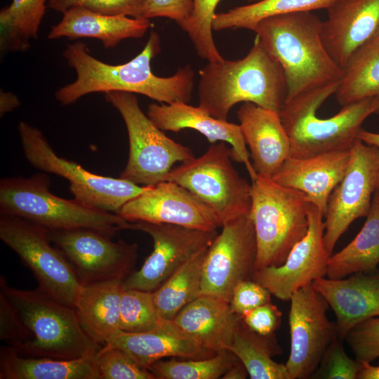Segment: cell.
Here are the masks:
<instances>
[{
  "label": "cell",
  "instance_id": "cell-22",
  "mask_svg": "<svg viewBox=\"0 0 379 379\" xmlns=\"http://www.w3.org/2000/svg\"><path fill=\"white\" fill-rule=\"evenodd\" d=\"M237 118L255 171L272 178L291 157L290 138L279 113L247 102L239 108Z\"/></svg>",
  "mask_w": 379,
  "mask_h": 379
},
{
  "label": "cell",
  "instance_id": "cell-40",
  "mask_svg": "<svg viewBox=\"0 0 379 379\" xmlns=\"http://www.w3.org/2000/svg\"><path fill=\"white\" fill-rule=\"evenodd\" d=\"M147 0H48L51 10L63 13L72 7H82L92 11L112 15L142 18Z\"/></svg>",
  "mask_w": 379,
  "mask_h": 379
},
{
  "label": "cell",
  "instance_id": "cell-6",
  "mask_svg": "<svg viewBox=\"0 0 379 379\" xmlns=\"http://www.w3.org/2000/svg\"><path fill=\"white\" fill-rule=\"evenodd\" d=\"M45 173L0 181V213L18 216L48 230L88 228L112 236L127 230L119 214L86 205L75 199L59 197L50 191Z\"/></svg>",
  "mask_w": 379,
  "mask_h": 379
},
{
  "label": "cell",
  "instance_id": "cell-20",
  "mask_svg": "<svg viewBox=\"0 0 379 379\" xmlns=\"http://www.w3.org/2000/svg\"><path fill=\"white\" fill-rule=\"evenodd\" d=\"M147 115L162 131L177 133L191 128L204 135L211 144L218 141L229 143L232 159L245 165L251 181L257 176L239 124L216 119L199 106L180 101L150 104Z\"/></svg>",
  "mask_w": 379,
  "mask_h": 379
},
{
  "label": "cell",
  "instance_id": "cell-45",
  "mask_svg": "<svg viewBox=\"0 0 379 379\" xmlns=\"http://www.w3.org/2000/svg\"><path fill=\"white\" fill-rule=\"evenodd\" d=\"M282 314L271 302L260 305L243 314L242 320L252 331L270 335L279 327Z\"/></svg>",
  "mask_w": 379,
  "mask_h": 379
},
{
  "label": "cell",
  "instance_id": "cell-24",
  "mask_svg": "<svg viewBox=\"0 0 379 379\" xmlns=\"http://www.w3.org/2000/svg\"><path fill=\"white\" fill-rule=\"evenodd\" d=\"M102 347L121 349L138 365L147 369L154 362L166 357L204 359L216 354L199 345L173 320H166L159 328L144 333H126L119 330Z\"/></svg>",
  "mask_w": 379,
  "mask_h": 379
},
{
  "label": "cell",
  "instance_id": "cell-41",
  "mask_svg": "<svg viewBox=\"0 0 379 379\" xmlns=\"http://www.w3.org/2000/svg\"><path fill=\"white\" fill-rule=\"evenodd\" d=\"M345 340L357 360L371 363L379 358V317L367 319L352 328Z\"/></svg>",
  "mask_w": 379,
  "mask_h": 379
},
{
  "label": "cell",
  "instance_id": "cell-35",
  "mask_svg": "<svg viewBox=\"0 0 379 379\" xmlns=\"http://www.w3.org/2000/svg\"><path fill=\"white\" fill-rule=\"evenodd\" d=\"M172 357L170 360H159L148 367L156 379H218L239 359L230 350L218 352L204 359Z\"/></svg>",
  "mask_w": 379,
  "mask_h": 379
},
{
  "label": "cell",
  "instance_id": "cell-26",
  "mask_svg": "<svg viewBox=\"0 0 379 379\" xmlns=\"http://www.w3.org/2000/svg\"><path fill=\"white\" fill-rule=\"evenodd\" d=\"M150 26L149 19L105 15L75 6L62 13L60 21L52 26L48 38H93L100 40L104 48H112L124 39L142 37Z\"/></svg>",
  "mask_w": 379,
  "mask_h": 379
},
{
  "label": "cell",
  "instance_id": "cell-34",
  "mask_svg": "<svg viewBox=\"0 0 379 379\" xmlns=\"http://www.w3.org/2000/svg\"><path fill=\"white\" fill-rule=\"evenodd\" d=\"M48 0H12L0 12L1 48L25 51L36 39Z\"/></svg>",
  "mask_w": 379,
  "mask_h": 379
},
{
  "label": "cell",
  "instance_id": "cell-43",
  "mask_svg": "<svg viewBox=\"0 0 379 379\" xmlns=\"http://www.w3.org/2000/svg\"><path fill=\"white\" fill-rule=\"evenodd\" d=\"M271 293L254 281L247 279L239 282L234 288L230 305L232 310L242 316L260 305L270 302Z\"/></svg>",
  "mask_w": 379,
  "mask_h": 379
},
{
  "label": "cell",
  "instance_id": "cell-11",
  "mask_svg": "<svg viewBox=\"0 0 379 379\" xmlns=\"http://www.w3.org/2000/svg\"><path fill=\"white\" fill-rule=\"evenodd\" d=\"M0 238L32 272L39 289L74 307L83 284L51 242L47 229L18 216L0 213Z\"/></svg>",
  "mask_w": 379,
  "mask_h": 379
},
{
  "label": "cell",
  "instance_id": "cell-37",
  "mask_svg": "<svg viewBox=\"0 0 379 379\" xmlns=\"http://www.w3.org/2000/svg\"><path fill=\"white\" fill-rule=\"evenodd\" d=\"M167 319L159 313L153 292L124 289L122 293L119 328L126 333H144L161 326Z\"/></svg>",
  "mask_w": 379,
  "mask_h": 379
},
{
  "label": "cell",
  "instance_id": "cell-46",
  "mask_svg": "<svg viewBox=\"0 0 379 379\" xmlns=\"http://www.w3.org/2000/svg\"><path fill=\"white\" fill-rule=\"evenodd\" d=\"M20 105L18 97L6 91H1L0 93V114L2 117L6 113L13 111Z\"/></svg>",
  "mask_w": 379,
  "mask_h": 379
},
{
  "label": "cell",
  "instance_id": "cell-18",
  "mask_svg": "<svg viewBox=\"0 0 379 379\" xmlns=\"http://www.w3.org/2000/svg\"><path fill=\"white\" fill-rule=\"evenodd\" d=\"M117 214L131 222L172 224L205 231L222 227L211 208L186 188L167 180L149 186Z\"/></svg>",
  "mask_w": 379,
  "mask_h": 379
},
{
  "label": "cell",
  "instance_id": "cell-42",
  "mask_svg": "<svg viewBox=\"0 0 379 379\" xmlns=\"http://www.w3.org/2000/svg\"><path fill=\"white\" fill-rule=\"evenodd\" d=\"M0 339L14 347L32 339V334L11 300L0 291Z\"/></svg>",
  "mask_w": 379,
  "mask_h": 379
},
{
  "label": "cell",
  "instance_id": "cell-27",
  "mask_svg": "<svg viewBox=\"0 0 379 379\" xmlns=\"http://www.w3.org/2000/svg\"><path fill=\"white\" fill-rule=\"evenodd\" d=\"M123 279L83 284L74 304L81 325L91 339L105 344L119 328Z\"/></svg>",
  "mask_w": 379,
  "mask_h": 379
},
{
  "label": "cell",
  "instance_id": "cell-28",
  "mask_svg": "<svg viewBox=\"0 0 379 379\" xmlns=\"http://www.w3.org/2000/svg\"><path fill=\"white\" fill-rule=\"evenodd\" d=\"M95 356L69 360L25 357L4 345L0 348V379H97Z\"/></svg>",
  "mask_w": 379,
  "mask_h": 379
},
{
  "label": "cell",
  "instance_id": "cell-23",
  "mask_svg": "<svg viewBox=\"0 0 379 379\" xmlns=\"http://www.w3.org/2000/svg\"><path fill=\"white\" fill-rule=\"evenodd\" d=\"M350 157V150L303 158L289 157L272 179L303 193L324 216L329 196L344 176Z\"/></svg>",
  "mask_w": 379,
  "mask_h": 379
},
{
  "label": "cell",
  "instance_id": "cell-8",
  "mask_svg": "<svg viewBox=\"0 0 379 379\" xmlns=\"http://www.w3.org/2000/svg\"><path fill=\"white\" fill-rule=\"evenodd\" d=\"M106 101L121 114L129 140V154L120 178L140 186L165 181L173 166L194 157L190 148L168 137L141 109L134 93L109 91Z\"/></svg>",
  "mask_w": 379,
  "mask_h": 379
},
{
  "label": "cell",
  "instance_id": "cell-51",
  "mask_svg": "<svg viewBox=\"0 0 379 379\" xmlns=\"http://www.w3.org/2000/svg\"><path fill=\"white\" fill-rule=\"evenodd\" d=\"M376 113H379V100H378V107H377Z\"/></svg>",
  "mask_w": 379,
  "mask_h": 379
},
{
  "label": "cell",
  "instance_id": "cell-5",
  "mask_svg": "<svg viewBox=\"0 0 379 379\" xmlns=\"http://www.w3.org/2000/svg\"><path fill=\"white\" fill-rule=\"evenodd\" d=\"M0 291L15 305L32 334L31 340L12 347L19 354L69 360L95 356L100 349L82 328L74 307L39 288L30 291L11 287L3 275Z\"/></svg>",
  "mask_w": 379,
  "mask_h": 379
},
{
  "label": "cell",
  "instance_id": "cell-19",
  "mask_svg": "<svg viewBox=\"0 0 379 379\" xmlns=\"http://www.w3.org/2000/svg\"><path fill=\"white\" fill-rule=\"evenodd\" d=\"M321 36L336 64L343 69L351 57L379 32V0H336L328 8Z\"/></svg>",
  "mask_w": 379,
  "mask_h": 379
},
{
  "label": "cell",
  "instance_id": "cell-30",
  "mask_svg": "<svg viewBox=\"0 0 379 379\" xmlns=\"http://www.w3.org/2000/svg\"><path fill=\"white\" fill-rule=\"evenodd\" d=\"M229 350L245 366L251 379H291L286 365L272 359L282 354L274 333L259 334L241 319Z\"/></svg>",
  "mask_w": 379,
  "mask_h": 379
},
{
  "label": "cell",
  "instance_id": "cell-4",
  "mask_svg": "<svg viewBox=\"0 0 379 379\" xmlns=\"http://www.w3.org/2000/svg\"><path fill=\"white\" fill-rule=\"evenodd\" d=\"M339 84L302 93L285 101L279 113L290 138L291 157L303 158L350 150L363 122L376 113L379 98H375L343 106L331 117H318L317 109L335 93Z\"/></svg>",
  "mask_w": 379,
  "mask_h": 379
},
{
  "label": "cell",
  "instance_id": "cell-16",
  "mask_svg": "<svg viewBox=\"0 0 379 379\" xmlns=\"http://www.w3.org/2000/svg\"><path fill=\"white\" fill-rule=\"evenodd\" d=\"M290 300L291 347L285 365L291 379L309 378L338 337L337 327L327 317L328 302L312 284L297 290Z\"/></svg>",
  "mask_w": 379,
  "mask_h": 379
},
{
  "label": "cell",
  "instance_id": "cell-48",
  "mask_svg": "<svg viewBox=\"0 0 379 379\" xmlns=\"http://www.w3.org/2000/svg\"><path fill=\"white\" fill-rule=\"evenodd\" d=\"M362 362V368L357 379H379V366H373L371 363Z\"/></svg>",
  "mask_w": 379,
  "mask_h": 379
},
{
  "label": "cell",
  "instance_id": "cell-7",
  "mask_svg": "<svg viewBox=\"0 0 379 379\" xmlns=\"http://www.w3.org/2000/svg\"><path fill=\"white\" fill-rule=\"evenodd\" d=\"M310 202L301 192L257 175L251 181L253 222L257 246L255 271L282 265L307 233Z\"/></svg>",
  "mask_w": 379,
  "mask_h": 379
},
{
  "label": "cell",
  "instance_id": "cell-15",
  "mask_svg": "<svg viewBox=\"0 0 379 379\" xmlns=\"http://www.w3.org/2000/svg\"><path fill=\"white\" fill-rule=\"evenodd\" d=\"M222 228L206 252L201 295L230 302L235 286L242 281L253 279L256 239L249 214L225 222Z\"/></svg>",
  "mask_w": 379,
  "mask_h": 379
},
{
  "label": "cell",
  "instance_id": "cell-25",
  "mask_svg": "<svg viewBox=\"0 0 379 379\" xmlns=\"http://www.w3.org/2000/svg\"><path fill=\"white\" fill-rule=\"evenodd\" d=\"M241 319L230 302L200 295L184 307L173 321L199 345L217 353L229 350Z\"/></svg>",
  "mask_w": 379,
  "mask_h": 379
},
{
  "label": "cell",
  "instance_id": "cell-10",
  "mask_svg": "<svg viewBox=\"0 0 379 379\" xmlns=\"http://www.w3.org/2000/svg\"><path fill=\"white\" fill-rule=\"evenodd\" d=\"M18 130L29 163L44 173L67 179L74 199L86 205L117 213L125 204L149 187L121 178L94 174L58 157L43 133L25 121H19Z\"/></svg>",
  "mask_w": 379,
  "mask_h": 379
},
{
  "label": "cell",
  "instance_id": "cell-33",
  "mask_svg": "<svg viewBox=\"0 0 379 379\" xmlns=\"http://www.w3.org/2000/svg\"><path fill=\"white\" fill-rule=\"evenodd\" d=\"M207 251L194 256L153 291L154 304L164 319L173 320L184 307L201 295Z\"/></svg>",
  "mask_w": 379,
  "mask_h": 379
},
{
  "label": "cell",
  "instance_id": "cell-9",
  "mask_svg": "<svg viewBox=\"0 0 379 379\" xmlns=\"http://www.w3.org/2000/svg\"><path fill=\"white\" fill-rule=\"evenodd\" d=\"M232 150L224 142L213 143L199 157L173 168L166 180L190 191L211 208L222 225L249 214L251 184L232 162Z\"/></svg>",
  "mask_w": 379,
  "mask_h": 379
},
{
  "label": "cell",
  "instance_id": "cell-17",
  "mask_svg": "<svg viewBox=\"0 0 379 379\" xmlns=\"http://www.w3.org/2000/svg\"><path fill=\"white\" fill-rule=\"evenodd\" d=\"M307 216V232L292 248L285 262L255 271L252 279L281 300H290L297 290L326 276L330 255L324 240V216L311 203Z\"/></svg>",
  "mask_w": 379,
  "mask_h": 379
},
{
  "label": "cell",
  "instance_id": "cell-49",
  "mask_svg": "<svg viewBox=\"0 0 379 379\" xmlns=\"http://www.w3.org/2000/svg\"><path fill=\"white\" fill-rule=\"evenodd\" d=\"M358 138L364 143L379 149V133L361 129L358 135Z\"/></svg>",
  "mask_w": 379,
  "mask_h": 379
},
{
  "label": "cell",
  "instance_id": "cell-38",
  "mask_svg": "<svg viewBox=\"0 0 379 379\" xmlns=\"http://www.w3.org/2000/svg\"><path fill=\"white\" fill-rule=\"evenodd\" d=\"M97 379H156L119 348L100 347L95 356Z\"/></svg>",
  "mask_w": 379,
  "mask_h": 379
},
{
  "label": "cell",
  "instance_id": "cell-47",
  "mask_svg": "<svg viewBox=\"0 0 379 379\" xmlns=\"http://www.w3.org/2000/svg\"><path fill=\"white\" fill-rule=\"evenodd\" d=\"M248 375L245 366L238 361L222 375L223 379H245Z\"/></svg>",
  "mask_w": 379,
  "mask_h": 379
},
{
  "label": "cell",
  "instance_id": "cell-50",
  "mask_svg": "<svg viewBox=\"0 0 379 379\" xmlns=\"http://www.w3.org/2000/svg\"><path fill=\"white\" fill-rule=\"evenodd\" d=\"M377 190L379 191V173H378V182H377Z\"/></svg>",
  "mask_w": 379,
  "mask_h": 379
},
{
  "label": "cell",
  "instance_id": "cell-36",
  "mask_svg": "<svg viewBox=\"0 0 379 379\" xmlns=\"http://www.w3.org/2000/svg\"><path fill=\"white\" fill-rule=\"evenodd\" d=\"M221 0H192L193 8L190 15L178 23L188 35L197 55L208 62L221 60L223 57L218 51L213 37L212 22L215 12ZM255 2L259 0H248Z\"/></svg>",
  "mask_w": 379,
  "mask_h": 379
},
{
  "label": "cell",
  "instance_id": "cell-3",
  "mask_svg": "<svg viewBox=\"0 0 379 379\" xmlns=\"http://www.w3.org/2000/svg\"><path fill=\"white\" fill-rule=\"evenodd\" d=\"M199 74L198 106L218 119L241 102L279 112L286 98L283 69L257 36L243 58L209 61Z\"/></svg>",
  "mask_w": 379,
  "mask_h": 379
},
{
  "label": "cell",
  "instance_id": "cell-39",
  "mask_svg": "<svg viewBox=\"0 0 379 379\" xmlns=\"http://www.w3.org/2000/svg\"><path fill=\"white\" fill-rule=\"evenodd\" d=\"M361 368L362 362L350 357L345 350L343 340L336 337L326 350L312 378L357 379Z\"/></svg>",
  "mask_w": 379,
  "mask_h": 379
},
{
  "label": "cell",
  "instance_id": "cell-29",
  "mask_svg": "<svg viewBox=\"0 0 379 379\" xmlns=\"http://www.w3.org/2000/svg\"><path fill=\"white\" fill-rule=\"evenodd\" d=\"M366 220L355 238L328 260L326 277L343 279L374 270L379 264V191L373 194Z\"/></svg>",
  "mask_w": 379,
  "mask_h": 379
},
{
  "label": "cell",
  "instance_id": "cell-31",
  "mask_svg": "<svg viewBox=\"0 0 379 379\" xmlns=\"http://www.w3.org/2000/svg\"><path fill=\"white\" fill-rule=\"evenodd\" d=\"M343 70L335 93L342 107L367 98H379V32L351 57Z\"/></svg>",
  "mask_w": 379,
  "mask_h": 379
},
{
  "label": "cell",
  "instance_id": "cell-12",
  "mask_svg": "<svg viewBox=\"0 0 379 379\" xmlns=\"http://www.w3.org/2000/svg\"><path fill=\"white\" fill-rule=\"evenodd\" d=\"M53 245L64 255L82 284L126 279L138 258V247L93 229L48 230Z\"/></svg>",
  "mask_w": 379,
  "mask_h": 379
},
{
  "label": "cell",
  "instance_id": "cell-21",
  "mask_svg": "<svg viewBox=\"0 0 379 379\" xmlns=\"http://www.w3.org/2000/svg\"><path fill=\"white\" fill-rule=\"evenodd\" d=\"M312 285L333 310L338 337L342 340L357 325L379 317V274L358 272L343 279L324 277Z\"/></svg>",
  "mask_w": 379,
  "mask_h": 379
},
{
  "label": "cell",
  "instance_id": "cell-1",
  "mask_svg": "<svg viewBox=\"0 0 379 379\" xmlns=\"http://www.w3.org/2000/svg\"><path fill=\"white\" fill-rule=\"evenodd\" d=\"M160 51L161 40L156 32H151L138 55L119 65L107 64L95 58L84 42L69 44L63 56L76 72L77 78L58 88L55 98L61 105H69L91 93L123 91L141 94L161 103H189L194 85L193 68L187 64L171 77L155 75L151 62Z\"/></svg>",
  "mask_w": 379,
  "mask_h": 379
},
{
  "label": "cell",
  "instance_id": "cell-44",
  "mask_svg": "<svg viewBox=\"0 0 379 379\" xmlns=\"http://www.w3.org/2000/svg\"><path fill=\"white\" fill-rule=\"evenodd\" d=\"M192 8V0H147L141 18H167L178 24L190 15Z\"/></svg>",
  "mask_w": 379,
  "mask_h": 379
},
{
  "label": "cell",
  "instance_id": "cell-2",
  "mask_svg": "<svg viewBox=\"0 0 379 379\" xmlns=\"http://www.w3.org/2000/svg\"><path fill=\"white\" fill-rule=\"evenodd\" d=\"M322 23L311 11H299L264 19L253 31L283 69L286 100L339 84L343 77V69L324 46Z\"/></svg>",
  "mask_w": 379,
  "mask_h": 379
},
{
  "label": "cell",
  "instance_id": "cell-14",
  "mask_svg": "<svg viewBox=\"0 0 379 379\" xmlns=\"http://www.w3.org/2000/svg\"><path fill=\"white\" fill-rule=\"evenodd\" d=\"M127 230L148 234L152 238L154 248L140 269L124 279V288L151 292L194 256L208 249L218 234L217 230L140 221L128 222Z\"/></svg>",
  "mask_w": 379,
  "mask_h": 379
},
{
  "label": "cell",
  "instance_id": "cell-13",
  "mask_svg": "<svg viewBox=\"0 0 379 379\" xmlns=\"http://www.w3.org/2000/svg\"><path fill=\"white\" fill-rule=\"evenodd\" d=\"M379 149L357 139L344 176L331 193L324 215V240L329 255L357 219L366 217L377 190Z\"/></svg>",
  "mask_w": 379,
  "mask_h": 379
},
{
  "label": "cell",
  "instance_id": "cell-32",
  "mask_svg": "<svg viewBox=\"0 0 379 379\" xmlns=\"http://www.w3.org/2000/svg\"><path fill=\"white\" fill-rule=\"evenodd\" d=\"M336 0H259L216 13L213 30L247 29L254 31L262 20L299 11L327 9Z\"/></svg>",
  "mask_w": 379,
  "mask_h": 379
}]
</instances>
